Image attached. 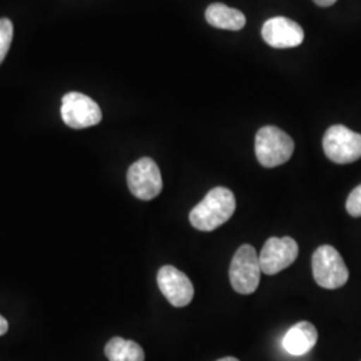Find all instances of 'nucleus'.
<instances>
[{
  "instance_id": "6",
  "label": "nucleus",
  "mask_w": 361,
  "mask_h": 361,
  "mask_svg": "<svg viewBox=\"0 0 361 361\" xmlns=\"http://www.w3.org/2000/svg\"><path fill=\"white\" fill-rule=\"evenodd\" d=\"M61 116L68 128L87 129L102 121V110L90 97L73 91L62 98Z\"/></svg>"
},
{
  "instance_id": "14",
  "label": "nucleus",
  "mask_w": 361,
  "mask_h": 361,
  "mask_svg": "<svg viewBox=\"0 0 361 361\" xmlns=\"http://www.w3.org/2000/svg\"><path fill=\"white\" fill-rule=\"evenodd\" d=\"M13 37V26L10 19H0V65L7 56V52L11 47Z\"/></svg>"
},
{
  "instance_id": "11",
  "label": "nucleus",
  "mask_w": 361,
  "mask_h": 361,
  "mask_svg": "<svg viewBox=\"0 0 361 361\" xmlns=\"http://www.w3.org/2000/svg\"><path fill=\"white\" fill-rule=\"evenodd\" d=\"M317 338L319 334L313 324L300 322L286 332L283 345L288 353L293 356H302L313 349L317 343Z\"/></svg>"
},
{
  "instance_id": "18",
  "label": "nucleus",
  "mask_w": 361,
  "mask_h": 361,
  "mask_svg": "<svg viewBox=\"0 0 361 361\" xmlns=\"http://www.w3.org/2000/svg\"><path fill=\"white\" fill-rule=\"evenodd\" d=\"M219 361H240L235 357H224V359H219Z\"/></svg>"
},
{
  "instance_id": "15",
  "label": "nucleus",
  "mask_w": 361,
  "mask_h": 361,
  "mask_svg": "<svg viewBox=\"0 0 361 361\" xmlns=\"http://www.w3.org/2000/svg\"><path fill=\"white\" fill-rule=\"evenodd\" d=\"M345 207L349 216L361 217V183L349 194Z\"/></svg>"
},
{
  "instance_id": "3",
  "label": "nucleus",
  "mask_w": 361,
  "mask_h": 361,
  "mask_svg": "<svg viewBox=\"0 0 361 361\" xmlns=\"http://www.w3.org/2000/svg\"><path fill=\"white\" fill-rule=\"evenodd\" d=\"M312 269L316 283L324 289H337L348 281V268L334 246L323 245L316 249L312 257Z\"/></svg>"
},
{
  "instance_id": "5",
  "label": "nucleus",
  "mask_w": 361,
  "mask_h": 361,
  "mask_svg": "<svg viewBox=\"0 0 361 361\" xmlns=\"http://www.w3.org/2000/svg\"><path fill=\"white\" fill-rule=\"evenodd\" d=\"M324 153L335 164L345 165L361 158V134L343 125L326 130L323 138Z\"/></svg>"
},
{
  "instance_id": "2",
  "label": "nucleus",
  "mask_w": 361,
  "mask_h": 361,
  "mask_svg": "<svg viewBox=\"0 0 361 361\" xmlns=\"http://www.w3.org/2000/svg\"><path fill=\"white\" fill-rule=\"evenodd\" d=\"M255 150L258 162L264 168H276L290 159L295 152V142L283 130L265 126L256 134Z\"/></svg>"
},
{
  "instance_id": "17",
  "label": "nucleus",
  "mask_w": 361,
  "mask_h": 361,
  "mask_svg": "<svg viewBox=\"0 0 361 361\" xmlns=\"http://www.w3.org/2000/svg\"><path fill=\"white\" fill-rule=\"evenodd\" d=\"M320 7H331L334 6L337 0H313Z\"/></svg>"
},
{
  "instance_id": "9",
  "label": "nucleus",
  "mask_w": 361,
  "mask_h": 361,
  "mask_svg": "<svg viewBox=\"0 0 361 361\" xmlns=\"http://www.w3.org/2000/svg\"><path fill=\"white\" fill-rule=\"evenodd\" d=\"M157 283L162 295L173 307L183 308L192 302L194 286L183 271L171 265H165L157 274Z\"/></svg>"
},
{
  "instance_id": "10",
  "label": "nucleus",
  "mask_w": 361,
  "mask_h": 361,
  "mask_svg": "<svg viewBox=\"0 0 361 361\" xmlns=\"http://www.w3.org/2000/svg\"><path fill=\"white\" fill-rule=\"evenodd\" d=\"M261 35L271 47L292 49L302 43L304 30L292 19L276 16L264 23Z\"/></svg>"
},
{
  "instance_id": "16",
  "label": "nucleus",
  "mask_w": 361,
  "mask_h": 361,
  "mask_svg": "<svg viewBox=\"0 0 361 361\" xmlns=\"http://www.w3.org/2000/svg\"><path fill=\"white\" fill-rule=\"evenodd\" d=\"M8 331V323L7 320L0 314V336L6 335Z\"/></svg>"
},
{
  "instance_id": "7",
  "label": "nucleus",
  "mask_w": 361,
  "mask_h": 361,
  "mask_svg": "<svg viewBox=\"0 0 361 361\" xmlns=\"http://www.w3.org/2000/svg\"><path fill=\"white\" fill-rule=\"evenodd\" d=\"M130 192L142 201H150L158 197L164 183L158 165L152 158H141L134 162L128 171Z\"/></svg>"
},
{
  "instance_id": "12",
  "label": "nucleus",
  "mask_w": 361,
  "mask_h": 361,
  "mask_svg": "<svg viewBox=\"0 0 361 361\" xmlns=\"http://www.w3.org/2000/svg\"><path fill=\"white\" fill-rule=\"evenodd\" d=\"M207 23L219 30L240 31L245 27L246 18L240 10L231 8L222 3H213L207 8Z\"/></svg>"
},
{
  "instance_id": "1",
  "label": "nucleus",
  "mask_w": 361,
  "mask_h": 361,
  "mask_svg": "<svg viewBox=\"0 0 361 361\" xmlns=\"http://www.w3.org/2000/svg\"><path fill=\"white\" fill-rule=\"evenodd\" d=\"M235 210V198L232 190L224 186L212 189L205 198L190 212V224L197 231H216L232 219Z\"/></svg>"
},
{
  "instance_id": "8",
  "label": "nucleus",
  "mask_w": 361,
  "mask_h": 361,
  "mask_svg": "<svg viewBox=\"0 0 361 361\" xmlns=\"http://www.w3.org/2000/svg\"><path fill=\"white\" fill-rule=\"evenodd\" d=\"M298 256V245L292 237H271L259 253L261 271L273 276L290 267Z\"/></svg>"
},
{
  "instance_id": "4",
  "label": "nucleus",
  "mask_w": 361,
  "mask_h": 361,
  "mask_svg": "<svg viewBox=\"0 0 361 361\" xmlns=\"http://www.w3.org/2000/svg\"><path fill=\"white\" fill-rule=\"evenodd\" d=\"M261 276L259 258L252 245H241L231 262L229 277L233 289L241 295H252L257 290Z\"/></svg>"
},
{
  "instance_id": "13",
  "label": "nucleus",
  "mask_w": 361,
  "mask_h": 361,
  "mask_svg": "<svg viewBox=\"0 0 361 361\" xmlns=\"http://www.w3.org/2000/svg\"><path fill=\"white\" fill-rule=\"evenodd\" d=\"M109 361H145V352L140 344L122 337H113L104 347Z\"/></svg>"
}]
</instances>
